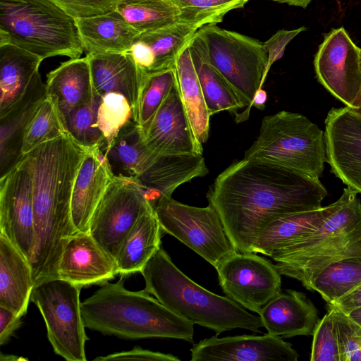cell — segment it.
Wrapping results in <instances>:
<instances>
[{
  "label": "cell",
  "instance_id": "6da1fadb",
  "mask_svg": "<svg viewBox=\"0 0 361 361\" xmlns=\"http://www.w3.org/2000/svg\"><path fill=\"white\" fill-rule=\"evenodd\" d=\"M327 190L319 178L278 165L243 159L215 179L207 197L239 252H250L259 230L286 215L322 207Z\"/></svg>",
  "mask_w": 361,
  "mask_h": 361
},
{
  "label": "cell",
  "instance_id": "7a4b0ae2",
  "mask_svg": "<svg viewBox=\"0 0 361 361\" xmlns=\"http://www.w3.org/2000/svg\"><path fill=\"white\" fill-rule=\"evenodd\" d=\"M85 153L67 133L24 154L32 177L35 241L30 265L35 284L58 277L63 248L78 231L71 196Z\"/></svg>",
  "mask_w": 361,
  "mask_h": 361
},
{
  "label": "cell",
  "instance_id": "3957f363",
  "mask_svg": "<svg viewBox=\"0 0 361 361\" xmlns=\"http://www.w3.org/2000/svg\"><path fill=\"white\" fill-rule=\"evenodd\" d=\"M127 276L100 286L81 302L85 328L124 339L167 338L192 342L194 324L176 314L145 289L124 287Z\"/></svg>",
  "mask_w": 361,
  "mask_h": 361
},
{
  "label": "cell",
  "instance_id": "277c9868",
  "mask_svg": "<svg viewBox=\"0 0 361 361\" xmlns=\"http://www.w3.org/2000/svg\"><path fill=\"white\" fill-rule=\"evenodd\" d=\"M145 290L168 309L216 335L235 329L260 332L259 316L228 298L209 291L183 274L161 247L140 271Z\"/></svg>",
  "mask_w": 361,
  "mask_h": 361
},
{
  "label": "cell",
  "instance_id": "5b68a950",
  "mask_svg": "<svg viewBox=\"0 0 361 361\" xmlns=\"http://www.w3.org/2000/svg\"><path fill=\"white\" fill-rule=\"evenodd\" d=\"M357 194L344 188L335 210L317 230L271 257L281 275L299 281L307 289L312 280L331 264L361 259V202Z\"/></svg>",
  "mask_w": 361,
  "mask_h": 361
},
{
  "label": "cell",
  "instance_id": "8992f818",
  "mask_svg": "<svg viewBox=\"0 0 361 361\" xmlns=\"http://www.w3.org/2000/svg\"><path fill=\"white\" fill-rule=\"evenodd\" d=\"M0 44L43 60L80 58L84 51L75 19L51 0H0Z\"/></svg>",
  "mask_w": 361,
  "mask_h": 361
},
{
  "label": "cell",
  "instance_id": "52a82bcc",
  "mask_svg": "<svg viewBox=\"0 0 361 361\" xmlns=\"http://www.w3.org/2000/svg\"><path fill=\"white\" fill-rule=\"evenodd\" d=\"M319 178L326 161L325 132L302 114L281 111L265 116L244 158Z\"/></svg>",
  "mask_w": 361,
  "mask_h": 361
},
{
  "label": "cell",
  "instance_id": "ba28073f",
  "mask_svg": "<svg viewBox=\"0 0 361 361\" xmlns=\"http://www.w3.org/2000/svg\"><path fill=\"white\" fill-rule=\"evenodd\" d=\"M213 66L235 89L246 105L235 116L237 123L247 120L255 94L269 72L268 54L263 42L239 32L208 24L200 29Z\"/></svg>",
  "mask_w": 361,
  "mask_h": 361
},
{
  "label": "cell",
  "instance_id": "9c48e42d",
  "mask_svg": "<svg viewBox=\"0 0 361 361\" xmlns=\"http://www.w3.org/2000/svg\"><path fill=\"white\" fill-rule=\"evenodd\" d=\"M81 288L61 278L35 285L30 301L44 319L47 338L54 353L67 361H86L85 345L89 339L81 313Z\"/></svg>",
  "mask_w": 361,
  "mask_h": 361
},
{
  "label": "cell",
  "instance_id": "30bf717a",
  "mask_svg": "<svg viewBox=\"0 0 361 361\" xmlns=\"http://www.w3.org/2000/svg\"><path fill=\"white\" fill-rule=\"evenodd\" d=\"M152 207L162 231L177 238L215 269L238 252L212 204L193 207L179 202L171 196L159 198Z\"/></svg>",
  "mask_w": 361,
  "mask_h": 361
},
{
  "label": "cell",
  "instance_id": "8fae6325",
  "mask_svg": "<svg viewBox=\"0 0 361 361\" xmlns=\"http://www.w3.org/2000/svg\"><path fill=\"white\" fill-rule=\"evenodd\" d=\"M150 202L135 179L115 176L92 216L90 233L114 259Z\"/></svg>",
  "mask_w": 361,
  "mask_h": 361
},
{
  "label": "cell",
  "instance_id": "7c38bea8",
  "mask_svg": "<svg viewBox=\"0 0 361 361\" xmlns=\"http://www.w3.org/2000/svg\"><path fill=\"white\" fill-rule=\"evenodd\" d=\"M216 270L225 295L251 312L259 314L281 293V274L275 264L255 253L237 252Z\"/></svg>",
  "mask_w": 361,
  "mask_h": 361
},
{
  "label": "cell",
  "instance_id": "4fadbf2b",
  "mask_svg": "<svg viewBox=\"0 0 361 361\" xmlns=\"http://www.w3.org/2000/svg\"><path fill=\"white\" fill-rule=\"evenodd\" d=\"M319 82L352 109L361 106V49L343 27L331 30L314 59Z\"/></svg>",
  "mask_w": 361,
  "mask_h": 361
},
{
  "label": "cell",
  "instance_id": "5bb4252c",
  "mask_svg": "<svg viewBox=\"0 0 361 361\" xmlns=\"http://www.w3.org/2000/svg\"><path fill=\"white\" fill-rule=\"evenodd\" d=\"M0 233L18 248L30 264L35 231L32 177L25 155L8 173L0 177Z\"/></svg>",
  "mask_w": 361,
  "mask_h": 361
},
{
  "label": "cell",
  "instance_id": "9a60e30c",
  "mask_svg": "<svg viewBox=\"0 0 361 361\" xmlns=\"http://www.w3.org/2000/svg\"><path fill=\"white\" fill-rule=\"evenodd\" d=\"M324 132L331 172L361 194V118L347 106L332 108Z\"/></svg>",
  "mask_w": 361,
  "mask_h": 361
},
{
  "label": "cell",
  "instance_id": "2e32d148",
  "mask_svg": "<svg viewBox=\"0 0 361 361\" xmlns=\"http://www.w3.org/2000/svg\"><path fill=\"white\" fill-rule=\"evenodd\" d=\"M191 361H297L298 353L280 336L240 335L199 341L191 349Z\"/></svg>",
  "mask_w": 361,
  "mask_h": 361
},
{
  "label": "cell",
  "instance_id": "e0dca14e",
  "mask_svg": "<svg viewBox=\"0 0 361 361\" xmlns=\"http://www.w3.org/2000/svg\"><path fill=\"white\" fill-rule=\"evenodd\" d=\"M208 24L203 20L181 18L164 27L140 33L129 52L145 73L176 68L180 54L195 34Z\"/></svg>",
  "mask_w": 361,
  "mask_h": 361
},
{
  "label": "cell",
  "instance_id": "ac0fdd59",
  "mask_svg": "<svg viewBox=\"0 0 361 361\" xmlns=\"http://www.w3.org/2000/svg\"><path fill=\"white\" fill-rule=\"evenodd\" d=\"M142 133L146 145L156 153L202 155V145L194 136L178 82Z\"/></svg>",
  "mask_w": 361,
  "mask_h": 361
},
{
  "label": "cell",
  "instance_id": "d6986e66",
  "mask_svg": "<svg viewBox=\"0 0 361 361\" xmlns=\"http://www.w3.org/2000/svg\"><path fill=\"white\" fill-rule=\"evenodd\" d=\"M119 274L115 260L94 240L90 232L78 231L62 252L58 277L80 288L102 286Z\"/></svg>",
  "mask_w": 361,
  "mask_h": 361
},
{
  "label": "cell",
  "instance_id": "ffe728a7",
  "mask_svg": "<svg viewBox=\"0 0 361 361\" xmlns=\"http://www.w3.org/2000/svg\"><path fill=\"white\" fill-rule=\"evenodd\" d=\"M114 177L101 149L86 152L71 196L72 220L78 231H90L94 212Z\"/></svg>",
  "mask_w": 361,
  "mask_h": 361
},
{
  "label": "cell",
  "instance_id": "44dd1931",
  "mask_svg": "<svg viewBox=\"0 0 361 361\" xmlns=\"http://www.w3.org/2000/svg\"><path fill=\"white\" fill-rule=\"evenodd\" d=\"M258 314L269 334L283 338L313 335L319 321L307 295L290 289L271 300Z\"/></svg>",
  "mask_w": 361,
  "mask_h": 361
},
{
  "label": "cell",
  "instance_id": "7402d4cb",
  "mask_svg": "<svg viewBox=\"0 0 361 361\" xmlns=\"http://www.w3.org/2000/svg\"><path fill=\"white\" fill-rule=\"evenodd\" d=\"M88 59L94 93L123 94L131 104L134 116L140 84L145 73L137 66L129 51L86 55Z\"/></svg>",
  "mask_w": 361,
  "mask_h": 361
},
{
  "label": "cell",
  "instance_id": "603a6c76",
  "mask_svg": "<svg viewBox=\"0 0 361 361\" xmlns=\"http://www.w3.org/2000/svg\"><path fill=\"white\" fill-rule=\"evenodd\" d=\"M46 97V84L37 72L20 99L0 117V177L8 173L22 158L25 128Z\"/></svg>",
  "mask_w": 361,
  "mask_h": 361
},
{
  "label": "cell",
  "instance_id": "cb8c5ba5",
  "mask_svg": "<svg viewBox=\"0 0 361 361\" xmlns=\"http://www.w3.org/2000/svg\"><path fill=\"white\" fill-rule=\"evenodd\" d=\"M336 205L335 202L318 209L292 214L271 221L259 230L250 252L271 257L281 249L313 233L334 212Z\"/></svg>",
  "mask_w": 361,
  "mask_h": 361
},
{
  "label": "cell",
  "instance_id": "d4e9b609",
  "mask_svg": "<svg viewBox=\"0 0 361 361\" xmlns=\"http://www.w3.org/2000/svg\"><path fill=\"white\" fill-rule=\"evenodd\" d=\"M35 285L29 261L0 233V305L23 317L27 313Z\"/></svg>",
  "mask_w": 361,
  "mask_h": 361
},
{
  "label": "cell",
  "instance_id": "484cf974",
  "mask_svg": "<svg viewBox=\"0 0 361 361\" xmlns=\"http://www.w3.org/2000/svg\"><path fill=\"white\" fill-rule=\"evenodd\" d=\"M46 92L57 106L62 120L73 109L91 102L96 94L87 57L70 59L50 71Z\"/></svg>",
  "mask_w": 361,
  "mask_h": 361
},
{
  "label": "cell",
  "instance_id": "4316f807",
  "mask_svg": "<svg viewBox=\"0 0 361 361\" xmlns=\"http://www.w3.org/2000/svg\"><path fill=\"white\" fill-rule=\"evenodd\" d=\"M188 48L210 116L220 111H228L235 116L246 107L239 94L211 63L205 39L199 30Z\"/></svg>",
  "mask_w": 361,
  "mask_h": 361
},
{
  "label": "cell",
  "instance_id": "83f0119b",
  "mask_svg": "<svg viewBox=\"0 0 361 361\" xmlns=\"http://www.w3.org/2000/svg\"><path fill=\"white\" fill-rule=\"evenodd\" d=\"M75 21L86 55L128 52L140 34L116 10Z\"/></svg>",
  "mask_w": 361,
  "mask_h": 361
},
{
  "label": "cell",
  "instance_id": "f1b7e54d",
  "mask_svg": "<svg viewBox=\"0 0 361 361\" xmlns=\"http://www.w3.org/2000/svg\"><path fill=\"white\" fill-rule=\"evenodd\" d=\"M43 59L11 44H0V117L26 92Z\"/></svg>",
  "mask_w": 361,
  "mask_h": 361
},
{
  "label": "cell",
  "instance_id": "f546056e",
  "mask_svg": "<svg viewBox=\"0 0 361 361\" xmlns=\"http://www.w3.org/2000/svg\"><path fill=\"white\" fill-rule=\"evenodd\" d=\"M161 228L151 204L140 216L115 257L121 275L140 272L161 247Z\"/></svg>",
  "mask_w": 361,
  "mask_h": 361
},
{
  "label": "cell",
  "instance_id": "4dcf8cb0",
  "mask_svg": "<svg viewBox=\"0 0 361 361\" xmlns=\"http://www.w3.org/2000/svg\"><path fill=\"white\" fill-rule=\"evenodd\" d=\"M103 154L115 176L135 180L139 178L159 154L147 147L142 130L135 120L119 131Z\"/></svg>",
  "mask_w": 361,
  "mask_h": 361
},
{
  "label": "cell",
  "instance_id": "1f68e13d",
  "mask_svg": "<svg viewBox=\"0 0 361 361\" xmlns=\"http://www.w3.org/2000/svg\"><path fill=\"white\" fill-rule=\"evenodd\" d=\"M176 69L178 87L183 105L194 136L202 145L209 137L211 116L188 46L180 54Z\"/></svg>",
  "mask_w": 361,
  "mask_h": 361
},
{
  "label": "cell",
  "instance_id": "d6a6232c",
  "mask_svg": "<svg viewBox=\"0 0 361 361\" xmlns=\"http://www.w3.org/2000/svg\"><path fill=\"white\" fill-rule=\"evenodd\" d=\"M116 10L137 32L164 27L181 19V13L170 0H121Z\"/></svg>",
  "mask_w": 361,
  "mask_h": 361
},
{
  "label": "cell",
  "instance_id": "836d02e7",
  "mask_svg": "<svg viewBox=\"0 0 361 361\" xmlns=\"http://www.w3.org/2000/svg\"><path fill=\"white\" fill-rule=\"evenodd\" d=\"M361 283V259H346L329 265L310 282L328 305L343 298Z\"/></svg>",
  "mask_w": 361,
  "mask_h": 361
},
{
  "label": "cell",
  "instance_id": "e575fe53",
  "mask_svg": "<svg viewBox=\"0 0 361 361\" xmlns=\"http://www.w3.org/2000/svg\"><path fill=\"white\" fill-rule=\"evenodd\" d=\"M177 84L176 69L145 73L140 87L135 120L145 131L154 114Z\"/></svg>",
  "mask_w": 361,
  "mask_h": 361
},
{
  "label": "cell",
  "instance_id": "d590c367",
  "mask_svg": "<svg viewBox=\"0 0 361 361\" xmlns=\"http://www.w3.org/2000/svg\"><path fill=\"white\" fill-rule=\"evenodd\" d=\"M67 134L54 100L47 96L37 106L24 132L22 156L42 144Z\"/></svg>",
  "mask_w": 361,
  "mask_h": 361
},
{
  "label": "cell",
  "instance_id": "8d00e7d4",
  "mask_svg": "<svg viewBox=\"0 0 361 361\" xmlns=\"http://www.w3.org/2000/svg\"><path fill=\"white\" fill-rule=\"evenodd\" d=\"M101 97L95 94L89 103L68 113L63 121L72 140L86 152L100 149L104 137L97 125V111Z\"/></svg>",
  "mask_w": 361,
  "mask_h": 361
},
{
  "label": "cell",
  "instance_id": "74e56055",
  "mask_svg": "<svg viewBox=\"0 0 361 361\" xmlns=\"http://www.w3.org/2000/svg\"><path fill=\"white\" fill-rule=\"evenodd\" d=\"M133 120H135L133 109L123 94L111 92L101 97L97 125L104 137V145L100 149L103 153L119 131Z\"/></svg>",
  "mask_w": 361,
  "mask_h": 361
},
{
  "label": "cell",
  "instance_id": "f35d334b",
  "mask_svg": "<svg viewBox=\"0 0 361 361\" xmlns=\"http://www.w3.org/2000/svg\"><path fill=\"white\" fill-rule=\"evenodd\" d=\"M179 9L181 18L203 20L217 24L233 9L240 8L248 0H170Z\"/></svg>",
  "mask_w": 361,
  "mask_h": 361
},
{
  "label": "cell",
  "instance_id": "ab89813d",
  "mask_svg": "<svg viewBox=\"0 0 361 361\" xmlns=\"http://www.w3.org/2000/svg\"><path fill=\"white\" fill-rule=\"evenodd\" d=\"M336 331L340 361H361V326L334 306H329Z\"/></svg>",
  "mask_w": 361,
  "mask_h": 361
},
{
  "label": "cell",
  "instance_id": "60d3db41",
  "mask_svg": "<svg viewBox=\"0 0 361 361\" xmlns=\"http://www.w3.org/2000/svg\"><path fill=\"white\" fill-rule=\"evenodd\" d=\"M312 336L311 361H340L336 331L329 310L319 319Z\"/></svg>",
  "mask_w": 361,
  "mask_h": 361
},
{
  "label": "cell",
  "instance_id": "b9f144b4",
  "mask_svg": "<svg viewBox=\"0 0 361 361\" xmlns=\"http://www.w3.org/2000/svg\"><path fill=\"white\" fill-rule=\"evenodd\" d=\"M74 19L115 11L121 0H51Z\"/></svg>",
  "mask_w": 361,
  "mask_h": 361
},
{
  "label": "cell",
  "instance_id": "7bdbcfd3",
  "mask_svg": "<svg viewBox=\"0 0 361 361\" xmlns=\"http://www.w3.org/2000/svg\"><path fill=\"white\" fill-rule=\"evenodd\" d=\"M305 27L294 30L281 29L275 32L269 39L263 42L268 54V69L277 60L282 58L288 43L300 32L305 31Z\"/></svg>",
  "mask_w": 361,
  "mask_h": 361
},
{
  "label": "cell",
  "instance_id": "ee69618b",
  "mask_svg": "<svg viewBox=\"0 0 361 361\" xmlns=\"http://www.w3.org/2000/svg\"><path fill=\"white\" fill-rule=\"evenodd\" d=\"M97 361L107 360H150V361H180V359L172 355L160 352H154L135 346L131 350L116 352L104 357L94 359Z\"/></svg>",
  "mask_w": 361,
  "mask_h": 361
},
{
  "label": "cell",
  "instance_id": "f6af8a7d",
  "mask_svg": "<svg viewBox=\"0 0 361 361\" xmlns=\"http://www.w3.org/2000/svg\"><path fill=\"white\" fill-rule=\"evenodd\" d=\"M21 317L10 309L0 305V344L5 345L22 324Z\"/></svg>",
  "mask_w": 361,
  "mask_h": 361
},
{
  "label": "cell",
  "instance_id": "bcb514c9",
  "mask_svg": "<svg viewBox=\"0 0 361 361\" xmlns=\"http://www.w3.org/2000/svg\"><path fill=\"white\" fill-rule=\"evenodd\" d=\"M328 306H334L345 314L361 307V283L351 292Z\"/></svg>",
  "mask_w": 361,
  "mask_h": 361
},
{
  "label": "cell",
  "instance_id": "7dc6e473",
  "mask_svg": "<svg viewBox=\"0 0 361 361\" xmlns=\"http://www.w3.org/2000/svg\"><path fill=\"white\" fill-rule=\"evenodd\" d=\"M267 98V94L266 91L262 90V88H260L255 95L252 106H255L260 110H263L265 107Z\"/></svg>",
  "mask_w": 361,
  "mask_h": 361
},
{
  "label": "cell",
  "instance_id": "c3c4849f",
  "mask_svg": "<svg viewBox=\"0 0 361 361\" xmlns=\"http://www.w3.org/2000/svg\"><path fill=\"white\" fill-rule=\"evenodd\" d=\"M280 4H286L289 6H294L305 8L312 0H271Z\"/></svg>",
  "mask_w": 361,
  "mask_h": 361
},
{
  "label": "cell",
  "instance_id": "681fc988",
  "mask_svg": "<svg viewBox=\"0 0 361 361\" xmlns=\"http://www.w3.org/2000/svg\"><path fill=\"white\" fill-rule=\"evenodd\" d=\"M348 316L360 326H361V307L355 308L348 312Z\"/></svg>",
  "mask_w": 361,
  "mask_h": 361
},
{
  "label": "cell",
  "instance_id": "f907efd6",
  "mask_svg": "<svg viewBox=\"0 0 361 361\" xmlns=\"http://www.w3.org/2000/svg\"><path fill=\"white\" fill-rule=\"evenodd\" d=\"M1 361H18V360H25L27 359L22 357H18L13 355H4L3 353H1Z\"/></svg>",
  "mask_w": 361,
  "mask_h": 361
},
{
  "label": "cell",
  "instance_id": "816d5d0a",
  "mask_svg": "<svg viewBox=\"0 0 361 361\" xmlns=\"http://www.w3.org/2000/svg\"><path fill=\"white\" fill-rule=\"evenodd\" d=\"M352 111L361 118V106L358 109H352Z\"/></svg>",
  "mask_w": 361,
  "mask_h": 361
}]
</instances>
